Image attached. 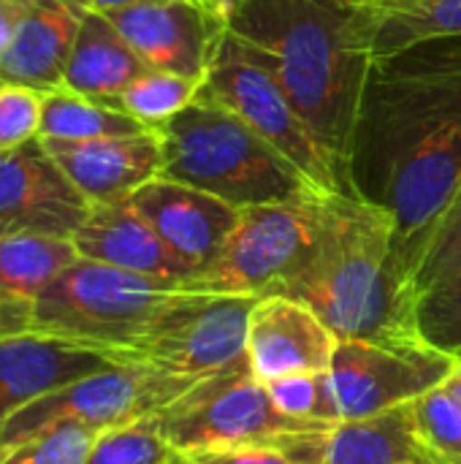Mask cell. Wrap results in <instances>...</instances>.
<instances>
[{"label": "cell", "mask_w": 461, "mask_h": 464, "mask_svg": "<svg viewBox=\"0 0 461 464\" xmlns=\"http://www.w3.org/2000/svg\"><path fill=\"white\" fill-rule=\"evenodd\" d=\"M196 383L198 381L174 378L139 364H117L92 372L14 413L0 430V451L65 421L106 432L158 416Z\"/></svg>", "instance_id": "9c48e42d"}, {"label": "cell", "mask_w": 461, "mask_h": 464, "mask_svg": "<svg viewBox=\"0 0 461 464\" xmlns=\"http://www.w3.org/2000/svg\"><path fill=\"white\" fill-rule=\"evenodd\" d=\"M231 33L353 179L361 103L375 63L367 14L348 0H239L231 5Z\"/></svg>", "instance_id": "7a4b0ae2"}, {"label": "cell", "mask_w": 461, "mask_h": 464, "mask_svg": "<svg viewBox=\"0 0 461 464\" xmlns=\"http://www.w3.org/2000/svg\"><path fill=\"white\" fill-rule=\"evenodd\" d=\"M258 299L261 296L209 294L128 353L125 364L149 367L187 381L212 378L245 359L247 324Z\"/></svg>", "instance_id": "7c38bea8"}, {"label": "cell", "mask_w": 461, "mask_h": 464, "mask_svg": "<svg viewBox=\"0 0 461 464\" xmlns=\"http://www.w3.org/2000/svg\"><path fill=\"white\" fill-rule=\"evenodd\" d=\"M272 402L291 419L312 421L323 427L340 424V411L334 402L329 372H293L264 383Z\"/></svg>", "instance_id": "83f0119b"}, {"label": "cell", "mask_w": 461, "mask_h": 464, "mask_svg": "<svg viewBox=\"0 0 461 464\" xmlns=\"http://www.w3.org/2000/svg\"><path fill=\"white\" fill-rule=\"evenodd\" d=\"M198 101L234 111L285 155L312 188L326 193H359L353 179L310 130L285 90L234 33L226 35L223 49L198 90Z\"/></svg>", "instance_id": "52a82bcc"}, {"label": "cell", "mask_w": 461, "mask_h": 464, "mask_svg": "<svg viewBox=\"0 0 461 464\" xmlns=\"http://www.w3.org/2000/svg\"><path fill=\"white\" fill-rule=\"evenodd\" d=\"M283 294L312 307L340 340L421 343V294L394 215L361 193H318L315 247Z\"/></svg>", "instance_id": "3957f363"}, {"label": "cell", "mask_w": 461, "mask_h": 464, "mask_svg": "<svg viewBox=\"0 0 461 464\" xmlns=\"http://www.w3.org/2000/svg\"><path fill=\"white\" fill-rule=\"evenodd\" d=\"M416 321L424 345L461 362V275L421 294Z\"/></svg>", "instance_id": "f1b7e54d"}, {"label": "cell", "mask_w": 461, "mask_h": 464, "mask_svg": "<svg viewBox=\"0 0 461 464\" xmlns=\"http://www.w3.org/2000/svg\"><path fill=\"white\" fill-rule=\"evenodd\" d=\"M68 5H73L76 11H98V14H111L120 8H130V5H141V3H155V0H65Z\"/></svg>", "instance_id": "e575fe53"}, {"label": "cell", "mask_w": 461, "mask_h": 464, "mask_svg": "<svg viewBox=\"0 0 461 464\" xmlns=\"http://www.w3.org/2000/svg\"><path fill=\"white\" fill-rule=\"evenodd\" d=\"M98 430L65 421L3 451L0 464H84Z\"/></svg>", "instance_id": "f546056e"}, {"label": "cell", "mask_w": 461, "mask_h": 464, "mask_svg": "<svg viewBox=\"0 0 461 464\" xmlns=\"http://www.w3.org/2000/svg\"><path fill=\"white\" fill-rule=\"evenodd\" d=\"M201 82L168 73V71H147L130 87H125L111 106L133 117L149 130H160L179 111H185L198 98Z\"/></svg>", "instance_id": "d4e9b609"}, {"label": "cell", "mask_w": 461, "mask_h": 464, "mask_svg": "<svg viewBox=\"0 0 461 464\" xmlns=\"http://www.w3.org/2000/svg\"><path fill=\"white\" fill-rule=\"evenodd\" d=\"M43 92L0 82V152H11L38 139Z\"/></svg>", "instance_id": "1f68e13d"}, {"label": "cell", "mask_w": 461, "mask_h": 464, "mask_svg": "<svg viewBox=\"0 0 461 464\" xmlns=\"http://www.w3.org/2000/svg\"><path fill=\"white\" fill-rule=\"evenodd\" d=\"M35 5V0H0V60L19 27V22L24 19V14Z\"/></svg>", "instance_id": "836d02e7"}, {"label": "cell", "mask_w": 461, "mask_h": 464, "mask_svg": "<svg viewBox=\"0 0 461 464\" xmlns=\"http://www.w3.org/2000/svg\"><path fill=\"white\" fill-rule=\"evenodd\" d=\"M158 133L160 177L206 190L239 209L299 201L318 190L264 136L217 103L196 98Z\"/></svg>", "instance_id": "5b68a950"}, {"label": "cell", "mask_w": 461, "mask_h": 464, "mask_svg": "<svg viewBox=\"0 0 461 464\" xmlns=\"http://www.w3.org/2000/svg\"><path fill=\"white\" fill-rule=\"evenodd\" d=\"M443 386H446V392L459 402V408H461V362L454 364V370H451V375L446 378V383H443Z\"/></svg>", "instance_id": "d590c367"}, {"label": "cell", "mask_w": 461, "mask_h": 464, "mask_svg": "<svg viewBox=\"0 0 461 464\" xmlns=\"http://www.w3.org/2000/svg\"><path fill=\"white\" fill-rule=\"evenodd\" d=\"M41 144L90 204L128 201L163 174V141L158 130Z\"/></svg>", "instance_id": "e0dca14e"}, {"label": "cell", "mask_w": 461, "mask_h": 464, "mask_svg": "<svg viewBox=\"0 0 461 464\" xmlns=\"http://www.w3.org/2000/svg\"><path fill=\"white\" fill-rule=\"evenodd\" d=\"M149 130L125 111L82 95L65 84L43 92L41 106V141H90L103 136H130Z\"/></svg>", "instance_id": "cb8c5ba5"}, {"label": "cell", "mask_w": 461, "mask_h": 464, "mask_svg": "<svg viewBox=\"0 0 461 464\" xmlns=\"http://www.w3.org/2000/svg\"><path fill=\"white\" fill-rule=\"evenodd\" d=\"M155 419L177 454L228 446H299L334 430L285 416L266 386L253 378L247 356L198 381Z\"/></svg>", "instance_id": "8992f818"}, {"label": "cell", "mask_w": 461, "mask_h": 464, "mask_svg": "<svg viewBox=\"0 0 461 464\" xmlns=\"http://www.w3.org/2000/svg\"><path fill=\"white\" fill-rule=\"evenodd\" d=\"M109 367H117L111 356L65 337L35 329L0 334V430L30 402Z\"/></svg>", "instance_id": "2e32d148"}, {"label": "cell", "mask_w": 461, "mask_h": 464, "mask_svg": "<svg viewBox=\"0 0 461 464\" xmlns=\"http://www.w3.org/2000/svg\"><path fill=\"white\" fill-rule=\"evenodd\" d=\"M410 413L416 435L432 459L437 464H461V408L446 386L413 400Z\"/></svg>", "instance_id": "4316f807"}, {"label": "cell", "mask_w": 461, "mask_h": 464, "mask_svg": "<svg viewBox=\"0 0 461 464\" xmlns=\"http://www.w3.org/2000/svg\"><path fill=\"white\" fill-rule=\"evenodd\" d=\"M318 193L299 201L245 207L220 256L187 291L220 296L283 294L310 258L318 237Z\"/></svg>", "instance_id": "ba28073f"}, {"label": "cell", "mask_w": 461, "mask_h": 464, "mask_svg": "<svg viewBox=\"0 0 461 464\" xmlns=\"http://www.w3.org/2000/svg\"><path fill=\"white\" fill-rule=\"evenodd\" d=\"M329 435V432H326ZM323 435V438H326ZM307 440L299 446H228V449H198L177 454V464H318L321 443Z\"/></svg>", "instance_id": "d6a6232c"}, {"label": "cell", "mask_w": 461, "mask_h": 464, "mask_svg": "<svg viewBox=\"0 0 461 464\" xmlns=\"http://www.w3.org/2000/svg\"><path fill=\"white\" fill-rule=\"evenodd\" d=\"M147 71L149 65L106 14L79 11V30L62 79L65 87L111 106V101Z\"/></svg>", "instance_id": "44dd1931"}, {"label": "cell", "mask_w": 461, "mask_h": 464, "mask_svg": "<svg viewBox=\"0 0 461 464\" xmlns=\"http://www.w3.org/2000/svg\"><path fill=\"white\" fill-rule=\"evenodd\" d=\"M367 14L375 33V54L440 38L461 35V0H348Z\"/></svg>", "instance_id": "603a6c76"}, {"label": "cell", "mask_w": 461, "mask_h": 464, "mask_svg": "<svg viewBox=\"0 0 461 464\" xmlns=\"http://www.w3.org/2000/svg\"><path fill=\"white\" fill-rule=\"evenodd\" d=\"M90 207L41 139L0 152V237L41 234L73 239Z\"/></svg>", "instance_id": "4fadbf2b"}, {"label": "cell", "mask_w": 461, "mask_h": 464, "mask_svg": "<svg viewBox=\"0 0 461 464\" xmlns=\"http://www.w3.org/2000/svg\"><path fill=\"white\" fill-rule=\"evenodd\" d=\"M152 71H168L204 84L226 35V0H155L106 14Z\"/></svg>", "instance_id": "8fae6325"}, {"label": "cell", "mask_w": 461, "mask_h": 464, "mask_svg": "<svg viewBox=\"0 0 461 464\" xmlns=\"http://www.w3.org/2000/svg\"><path fill=\"white\" fill-rule=\"evenodd\" d=\"M318 464H437L421 446L410 405L340 421L321 443Z\"/></svg>", "instance_id": "7402d4cb"}, {"label": "cell", "mask_w": 461, "mask_h": 464, "mask_svg": "<svg viewBox=\"0 0 461 464\" xmlns=\"http://www.w3.org/2000/svg\"><path fill=\"white\" fill-rule=\"evenodd\" d=\"M73 245L82 258L174 288H187L193 280V272L168 250L130 198L117 204H92L87 220L73 234Z\"/></svg>", "instance_id": "ac0fdd59"}, {"label": "cell", "mask_w": 461, "mask_h": 464, "mask_svg": "<svg viewBox=\"0 0 461 464\" xmlns=\"http://www.w3.org/2000/svg\"><path fill=\"white\" fill-rule=\"evenodd\" d=\"M353 182L394 215L399 250L416 280L429 234L461 185V35L375 54Z\"/></svg>", "instance_id": "6da1fadb"}, {"label": "cell", "mask_w": 461, "mask_h": 464, "mask_svg": "<svg viewBox=\"0 0 461 464\" xmlns=\"http://www.w3.org/2000/svg\"><path fill=\"white\" fill-rule=\"evenodd\" d=\"M76 30L79 11L73 5L65 0H35L0 60V82L38 92L60 87Z\"/></svg>", "instance_id": "d6986e66"}, {"label": "cell", "mask_w": 461, "mask_h": 464, "mask_svg": "<svg viewBox=\"0 0 461 464\" xmlns=\"http://www.w3.org/2000/svg\"><path fill=\"white\" fill-rule=\"evenodd\" d=\"M226 3H228V5H234V3H239V0H226Z\"/></svg>", "instance_id": "8d00e7d4"}, {"label": "cell", "mask_w": 461, "mask_h": 464, "mask_svg": "<svg viewBox=\"0 0 461 464\" xmlns=\"http://www.w3.org/2000/svg\"><path fill=\"white\" fill-rule=\"evenodd\" d=\"M337 345V332L312 307L269 294L250 313L245 356L253 378L269 383L293 372H329Z\"/></svg>", "instance_id": "5bb4252c"}, {"label": "cell", "mask_w": 461, "mask_h": 464, "mask_svg": "<svg viewBox=\"0 0 461 464\" xmlns=\"http://www.w3.org/2000/svg\"><path fill=\"white\" fill-rule=\"evenodd\" d=\"M0 457H3V451H0Z\"/></svg>", "instance_id": "74e56055"}, {"label": "cell", "mask_w": 461, "mask_h": 464, "mask_svg": "<svg viewBox=\"0 0 461 464\" xmlns=\"http://www.w3.org/2000/svg\"><path fill=\"white\" fill-rule=\"evenodd\" d=\"M79 258L73 239L41 234L0 237V334L27 332L41 294Z\"/></svg>", "instance_id": "ffe728a7"}, {"label": "cell", "mask_w": 461, "mask_h": 464, "mask_svg": "<svg viewBox=\"0 0 461 464\" xmlns=\"http://www.w3.org/2000/svg\"><path fill=\"white\" fill-rule=\"evenodd\" d=\"M454 359L424 343L340 340L329 381L340 421L370 419L446 383Z\"/></svg>", "instance_id": "30bf717a"}, {"label": "cell", "mask_w": 461, "mask_h": 464, "mask_svg": "<svg viewBox=\"0 0 461 464\" xmlns=\"http://www.w3.org/2000/svg\"><path fill=\"white\" fill-rule=\"evenodd\" d=\"M84 464H177V449L168 443L158 419H141L98 435Z\"/></svg>", "instance_id": "484cf974"}, {"label": "cell", "mask_w": 461, "mask_h": 464, "mask_svg": "<svg viewBox=\"0 0 461 464\" xmlns=\"http://www.w3.org/2000/svg\"><path fill=\"white\" fill-rule=\"evenodd\" d=\"M130 201L193 277L220 256L242 215L239 207L166 177L144 185Z\"/></svg>", "instance_id": "9a60e30c"}, {"label": "cell", "mask_w": 461, "mask_h": 464, "mask_svg": "<svg viewBox=\"0 0 461 464\" xmlns=\"http://www.w3.org/2000/svg\"><path fill=\"white\" fill-rule=\"evenodd\" d=\"M206 296L79 258L41 294L30 329L103 351L125 364L128 353Z\"/></svg>", "instance_id": "277c9868"}, {"label": "cell", "mask_w": 461, "mask_h": 464, "mask_svg": "<svg viewBox=\"0 0 461 464\" xmlns=\"http://www.w3.org/2000/svg\"><path fill=\"white\" fill-rule=\"evenodd\" d=\"M456 275H461V185L429 234L416 269V288L418 294H427Z\"/></svg>", "instance_id": "4dcf8cb0"}]
</instances>
